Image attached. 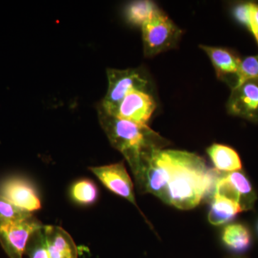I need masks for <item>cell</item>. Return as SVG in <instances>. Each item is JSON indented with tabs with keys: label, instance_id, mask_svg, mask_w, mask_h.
Instances as JSON below:
<instances>
[{
	"label": "cell",
	"instance_id": "cell-1",
	"mask_svg": "<svg viewBox=\"0 0 258 258\" xmlns=\"http://www.w3.org/2000/svg\"><path fill=\"white\" fill-rule=\"evenodd\" d=\"M162 154L166 166L164 203L188 210L212 197L221 173L209 169L203 158L193 153L163 149Z\"/></svg>",
	"mask_w": 258,
	"mask_h": 258
},
{
	"label": "cell",
	"instance_id": "cell-2",
	"mask_svg": "<svg viewBox=\"0 0 258 258\" xmlns=\"http://www.w3.org/2000/svg\"><path fill=\"white\" fill-rule=\"evenodd\" d=\"M98 119L111 145L119 151L133 171L138 172L142 160L169 144L148 125L137 124L108 114L98 107Z\"/></svg>",
	"mask_w": 258,
	"mask_h": 258
},
{
	"label": "cell",
	"instance_id": "cell-3",
	"mask_svg": "<svg viewBox=\"0 0 258 258\" xmlns=\"http://www.w3.org/2000/svg\"><path fill=\"white\" fill-rule=\"evenodd\" d=\"M144 55L152 57L174 48L182 31L161 10L142 27Z\"/></svg>",
	"mask_w": 258,
	"mask_h": 258
},
{
	"label": "cell",
	"instance_id": "cell-4",
	"mask_svg": "<svg viewBox=\"0 0 258 258\" xmlns=\"http://www.w3.org/2000/svg\"><path fill=\"white\" fill-rule=\"evenodd\" d=\"M108 87L100 107L108 114L114 115L120 102L132 90L147 91L149 81L137 69H107Z\"/></svg>",
	"mask_w": 258,
	"mask_h": 258
},
{
	"label": "cell",
	"instance_id": "cell-5",
	"mask_svg": "<svg viewBox=\"0 0 258 258\" xmlns=\"http://www.w3.org/2000/svg\"><path fill=\"white\" fill-rule=\"evenodd\" d=\"M213 195L235 202L242 211L252 210L257 200L252 183L241 170L222 174L217 179Z\"/></svg>",
	"mask_w": 258,
	"mask_h": 258
},
{
	"label": "cell",
	"instance_id": "cell-6",
	"mask_svg": "<svg viewBox=\"0 0 258 258\" xmlns=\"http://www.w3.org/2000/svg\"><path fill=\"white\" fill-rule=\"evenodd\" d=\"M42 226L34 215L22 221L0 226V244L8 257L23 258L30 237Z\"/></svg>",
	"mask_w": 258,
	"mask_h": 258
},
{
	"label": "cell",
	"instance_id": "cell-7",
	"mask_svg": "<svg viewBox=\"0 0 258 258\" xmlns=\"http://www.w3.org/2000/svg\"><path fill=\"white\" fill-rule=\"evenodd\" d=\"M90 170L96 175L107 189L128 200L139 210L136 202L133 183L123 162L110 165L95 166L90 168ZM139 211L145 218L146 221L149 223L146 217L144 216L143 212L140 210Z\"/></svg>",
	"mask_w": 258,
	"mask_h": 258
},
{
	"label": "cell",
	"instance_id": "cell-8",
	"mask_svg": "<svg viewBox=\"0 0 258 258\" xmlns=\"http://www.w3.org/2000/svg\"><path fill=\"white\" fill-rule=\"evenodd\" d=\"M156 108L155 100L148 91L132 90L120 102L113 116L137 124L147 125Z\"/></svg>",
	"mask_w": 258,
	"mask_h": 258
},
{
	"label": "cell",
	"instance_id": "cell-9",
	"mask_svg": "<svg viewBox=\"0 0 258 258\" xmlns=\"http://www.w3.org/2000/svg\"><path fill=\"white\" fill-rule=\"evenodd\" d=\"M227 108L231 114L258 122V79L247 80L232 88Z\"/></svg>",
	"mask_w": 258,
	"mask_h": 258
},
{
	"label": "cell",
	"instance_id": "cell-10",
	"mask_svg": "<svg viewBox=\"0 0 258 258\" xmlns=\"http://www.w3.org/2000/svg\"><path fill=\"white\" fill-rule=\"evenodd\" d=\"M0 195L15 206L32 212L41 209V201L35 188L24 178H8L0 184Z\"/></svg>",
	"mask_w": 258,
	"mask_h": 258
},
{
	"label": "cell",
	"instance_id": "cell-11",
	"mask_svg": "<svg viewBox=\"0 0 258 258\" xmlns=\"http://www.w3.org/2000/svg\"><path fill=\"white\" fill-rule=\"evenodd\" d=\"M49 258H78L77 247L69 232L58 226L44 225Z\"/></svg>",
	"mask_w": 258,
	"mask_h": 258
},
{
	"label": "cell",
	"instance_id": "cell-12",
	"mask_svg": "<svg viewBox=\"0 0 258 258\" xmlns=\"http://www.w3.org/2000/svg\"><path fill=\"white\" fill-rule=\"evenodd\" d=\"M200 47L210 57L216 71L217 78L227 81L230 77H235L237 84V74L241 64L240 59L227 49L207 45H200Z\"/></svg>",
	"mask_w": 258,
	"mask_h": 258
},
{
	"label": "cell",
	"instance_id": "cell-13",
	"mask_svg": "<svg viewBox=\"0 0 258 258\" xmlns=\"http://www.w3.org/2000/svg\"><path fill=\"white\" fill-rule=\"evenodd\" d=\"M222 241L231 252L243 253L252 245V235L247 226L241 223H232L224 228Z\"/></svg>",
	"mask_w": 258,
	"mask_h": 258
},
{
	"label": "cell",
	"instance_id": "cell-14",
	"mask_svg": "<svg viewBox=\"0 0 258 258\" xmlns=\"http://www.w3.org/2000/svg\"><path fill=\"white\" fill-rule=\"evenodd\" d=\"M207 152L218 171L229 173L242 169L238 154L230 147L214 144L207 149Z\"/></svg>",
	"mask_w": 258,
	"mask_h": 258
},
{
	"label": "cell",
	"instance_id": "cell-15",
	"mask_svg": "<svg viewBox=\"0 0 258 258\" xmlns=\"http://www.w3.org/2000/svg\"><path fill=\"white\" fill-rule=\"evenodd\" d=\"M241 212L242 210L238 204L228 199L212 195L208 220L213 225H225L232 221Z\"/></svg>",
	"mask_w": 258,
	"mask_h": 258
},
{
	"label": "cell",
	"instance_id": "cell-16",
	"mask_svg": "<svg viewBox=\"0 0 258 258\" xmlns=\"http://www.w3.org/2000/svg\"><path fill=\"white\" fill-rule=\"evenodd\" d=\"M155 3L148 0L134 1L129 3L125 9V15L129 23L142 27L159 11Z\"/></svg>",
	"mask_w": 258,
	"mask_h": 258
},
{
	"label": "cell",
	"instance_id": "cell-17",
	"mask_svg": "<svg viewBox=\"0 0 258 258\" xmlns=\"http://www.w3.org/2000/svg\"><path fill=\"white\" fill-rule=\"evenodd\" d=\"M71 198L75 203L81 205H90L96 203L98 198V189L91 180L80 179L71 188Z\"/></svg>",
	"mask_w": 258,
	"mask_h": 258
},
{
	"label": "cell",
	"instance_id": "cell-18",
	"mask_svg": "<svg viewBox=\"0 0 258 258\" xmlns=\"http://www.w3.org/2000/svg\"><path fill=\"white\" fill-rule=\"evenodd\" d=\"M32 215L31 212L15 206L0 195V226L22 221Z\"/></svg>",
	"mask_w": 258,
	"mask_h": 258
},
{
	"label": "cell",
	"instance_id": "cell-19",
	"mask_svg": "<svg viewBox=\"0 0 258 258\" xmlns=\"http://www.w3.org/2000/svg\"><path fill=\"white\" fill-rule=\"evenodd\" d=\"M43 226L34 232L28 241L25 254H27L29 258H49L44 235Z\"/></svg>",
	"mask_w": 258,
	"mask_h": 258
},
{
	"label": "cell",
	"instance_id": "cell-20",
	"mask_svg": "<svg viewBox=\"0 0 258 258\" xmlns=\"http://www.w3.org/2000/svg\"><path fill=\"white\" fill-rule=\"evenodd\" d=\"M254 79H258V55L249 56L241 60L236 86L247 80Z\"/></svg>",
	"mask_w": 258,
	"mask_h": 258
},
{
	"label": "cell",
	"instance_id": "cell-21",
	"mask_svg": "<svg viewBox=\"0 0 258 258\" xmlns=\"http://www.w3.org/2000/svg\"><path fill=\"white\" fill-rule=\"evenodd\" d=\"M251 3L237 5L235 9V15L237 20L249 28L250 21Z\"/></svg>",
	"mask_w": 258,
	"mask_h": 258
},
{
	"label": "cell",
	"instance_id": "cell-22",
	"mask_svg": "<svg viewBox=\"0 0 258 258\" xmlns=\"http://www.w3.org/2000/svg\"><path fill=\"white\" fill-rule=\"evenodd\" d=\"M249 30L253 33L258 44V5L251 3Z\"/></svg>",
	"mask_w": 258,
	"mask_h": 258
},
{
	"label": "cell",
	"instance_id": "cell-23",
	"mask_svg": "<svg viewBox=\"0 0 258 258\" xmlns=\"http://www.w3.org/2000/svg\"><path fill=\"white\" fill-rule=\"evenodd\" d=\"M227 258H245V257H241V256L234 255V256H231V257H228Z\"/></svg>",
	"mask_w": 258,
	"mask_h": 258
},
{
	"label": "cell",
	"instance_id": "cell-24",
	"mask_svg": "<svg viewBox=\"0 0 258 258\" xmlns=\"http://www.w3.org/2000/svg\"><path fill=\"white\" fill-rule=\"evenodd\" d=\"M257 232H258V222H257Z\"/></svg>",
	"mask_w": 258,
	"mask_h": 258
}]
</instances>
